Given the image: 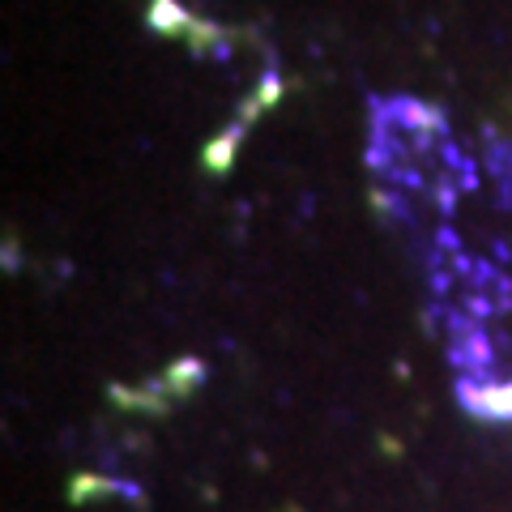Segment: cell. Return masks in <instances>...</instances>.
I'll return each instance as SVG.
<instances>
[{"mask_svg":"<svg viewBox=\"0 0 512 512\" xmlns=\"http://www.w3.org/2000/svg\"><path fill=\"white\" fill-rule=\"evenodd\" d=\"M461 397H466V406L487 414V419H512V384L504 389H478V384H461Z\"/></svg>","mask_w":512,"mask_h":512,"instance_id":"6da1fadb","label":"cell"}]
</instances>
